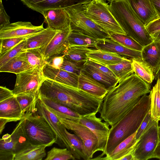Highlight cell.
Segmentation results:
<instances>
[{"mask_svg": "<svg viewBox=\"0 0 160 160\" xmlns=\"http://www.w3.org/2000/svg\"><path fill=\"white\" fill-rule=\"evenodd\" d=\"M150 84L134 73L108 90L103 99L100 118L110 126L116 123L139 101L149 93Z\"/></svg>", "mask_w": 160, "mask_h": 160, "instance_id": "cell-1", "label": "cell"}, {"mask_svg": "<svg viewBox=\"0 0 160 160\" xmlns=\"http://www.w3.org/2000/svg\"><path fill=\"white\" fill-rule=\"evenodd\" d=\"M150 108V96L145 94L125 115L111 126L104 151L92 160H100L109 154L120 143L136 132Z\"/></svg>", "mask_w": 160, "mask_h": 160, "instance_id": "cell-2", "label": "cell"}, {"mask_svg": "<svg viewBox=\"0 0 160 160\" xmlns=\"http://www.w3.org/2000/svg\"><path fill=\"white\" fill-rule=\"evenodd\" d=\"M109 9L127 35L143 47L153 41L145 25L124 0H114Z\"/></svg>", "mask_w": 160, "mask_h": 160, "instance_id": "cell-3", "label": "cell"}, {"mask_svg": "<svg viewBox=\"0 0 160 160\" xmlns=\"http://www.w3.org/2000/svg\"><path fill=\"white\" fill-rule=\"evenodd\" d=\"M84 14L109 33L126 34L109 9L104 0H91L82 4Z\"/></svg>", "mask_w": 160, "mask_h": 160, "instance_id": "cell-4", "label": "cell"}, {"mask_svg": "<svg viewBox=\"0 0 160 160\" xmlns=\"http://www.w3.org/2000/svg\"><path fill=\"white\" fill-rule=\"evenodd\" d=\"M25 115V131L31 144L49 147L56 143L57 135L43 118L36 112Z\"/></svg>", "mask_w": 160, "mask_h": 160, "instance_id": "cell-5", "label": "cell"}, {"mask_svg": "<svg viewBox=\"0 0 160 160\" xmlns=\"http://www.w3.org/2000/svg\"><path fill=\"white\" fill-rule=\"evenodd\" d=\"M69 19L72 31L98 39L110 38L108 32L101 28L84 14L82 4L65 8Z\"/></svg>", "mask_w": 160, "mask_h": 160, "instance_id": "cell-6", "label": "cell"}, {"mask_svg": "<svg viewBox=\"0 0 160 160\" xmlns=\"http://www.w3.org/2000/svg\"><path fill=\"white\" fill-rule=\"evenodd\" d=\"M26 116L19 121L11 134L0 139V160H14L15 155L31 143L24 129Z\"/></svg>", "mask_w": 160, "mask_h": 160, "instance_id": "cell-7", "label": "cell"}, {"mask_svg": "<svg viewBox=\"0 0 160 160\" xmlns=\"http://www.w3.org/2000/svg\"><path fill=\"white\" fill-rule=\"evenodd\" d=\"M16 75V82L12 90L14 94L17 96L27 94L38 99L40 88L45 78L42 70L37 68H32Z\"/></svg>", "mask_w": 160, "mask_h": 160, "instance_id": "cell-8", "label": "cell"}, {"mask_svg": "<svg viewBox=\"0 0 160 160\" xmlns=\"http://www.w3.org/2000/svg\"><path fill=\"white\" fill-rule=\"evenodd\" d=\"M158 122L154 123L141 136L133 151L134 160H147L152 158L159 141Z\"/></svg>", "mask_w": 160, "mask_h": 160, "instance_id": "cell-9", "label": "cell"}, {"mask_svg": "<svg viewBox=\"0 0 160 160\" xmlns=\"http://www.w3.org/2000/svg\"><path fill=\"white\" fill-rule=\"evenodd\" d=\"M57 117L66 129L72 131L82 139L84 146L86 160H91L96 152L98 143L97 138L94 133L87 127L76 121Z\"/></svg>", "mask_w": 160, "mask_h": 160, "instance_id": "cell-10", "label": "cell"}, {"mask_svg": "<svg viewBox=\"0 0 160 160\" xmlns=\"http://www.w3.org/2000/svg\"><path fill=\"white\" fill-rule=\"evenodd\" d=\"M36 112L43 118L57 136L56 143L62 148H67L71 151V145L65 132V127L57 116L52 112L39 98L36 103Z\"/></svg>", "mask_w": 160, "mask_h": 160, "instance_id": "cell-11", "label": "cell"}, {"mask_svg": "<svg viewBox=\"0 0 160 160\" xmlns=\"http://www.w3.org/2000/svg\"><path fill=\"white\" fill-rule=\"evenodd\" d=\"M96 114L81 117L76 121L87 127L94 133L98 141L96 152H103L108 140L110 125L105 122H103L101 118L97 117Z\"/></svg>", "mask_w": 160, "mask_h": 160, "instance_id": "cell-12", "label": "cell"}, {"mask_svg": "<svg viewBox=\"0 0 160 160\" xmlns=\"http://www.w3.org/2000/svg\"><path fill=\"white\" fill-rule=\"evenodd\" d=\"M43 23L39 26L29 22L19 21L0 28V39L10 38L27 39L44 30Z\"/></svg>", "mask_w": 160, "mask_h": 160, "instance_id": "cell-13", "label": "cell"}, {"mask_svg": "<svg viewBox=\"0 0 160 160\" xmlns=\"http://www.w3.org/2000/svg\"><path fill=\"white\" fill-rule=\"evenodd\" d=\"M72 31L69 25L66 28L58 31L47 45L40 48L45 61L62 54L68 48V38Z\"/></svg>", "mask_w": 160, "mask_h": 160, "instance_id": "cell-14", "label": "cell"}, {"mask_svg": "<svg viewBox=\"0 0 160 160\" xmlns=\"http://www.w3.org/2000/svg\"><path fill=\"white\" fill-rule=\"evenodd\" d=\"M96 49L114 53L131 60H142L141 52L128 48L110 38L97 39Z\"/></svg>", "mask_w": 160, "mask_h": 160, "instance_id": "cell-15", "label": "cell"}, {"mask_svg": "<svg viewBox=\"0 0 160 160\" xmlns=\"http://www.w3.org/2000/svg\"><path fill=\"white\" fill-rule=\"evenodd\" d=\"M42 72L45 78L78 88L79 75L77 74L53 68L46 62L42 69Z\"/></svg>", "mask_w": 160, "mask_h": 160, "instance_id": "cell-16", "label": "cell"}, {"mask_svg": "<svg viewBox=\"0 0 160 160\" xmlns=\"http://www.w3.org/2000/svg\"><path fill=\"white\" fill-rule=\"evenodd\" d=\"M78 88L101 100L103 99L108 91L105 86L81 72L79 75Z\"/></svg>", "mask_w": 160, "mask_h": 160, "instance_id": "cell-17", "label": "cell"}, {"mask_svg": "<svg viewBox=\"0 0 160 160\" xmlns=\"http://www.w3.org/2000/svg\"><path fill=\"white\" fill-rule=\"evenodd\" d=\"M146 26L158 18L150 0H124Z\"/></svg>", "mask_w": 160, "mask_h": 160, "instance_id": "cell-18", "label": "cell"}, {"mask_svg": "<svg viewBox=\"0 0 160 160\" xmlns=\"http://www.w3.org/2000/svg\"><path fill=\"white\" fill-rule=\"evenodd\" d=\"M42 14L48 27L56 31L62 30L69 25L70 21L65 8H56L44 11Z\"/></svg>", "mask_w": 160, "mask_h": 160, "instance_id": "cell-19", "label": "cell"}, {"mask_svg": "<svg viewBox=\"0 0 160 160\" xmlns=\"http://www.w3.org/2000/svg\"><path fill=\"white\" fill-rule=\"evenodd\" d=\"M23 116L16 96L13 95L0 101V118L9 122L20 121Z\"/></svg>", "mask_w": 160, "mask_h": 160, "instance_id": "cell-20", "label": "cell"}, {"mask_svg": "<svg viewBox=\"0 0 160 160\" xmlns=\"http://www.w3.org/2000/svg\"><path fill=\"white\" fill-rule=\"evenodd\" d=\"M141 53L142 60L152 67L155 76L160 69V42L153 41L143 47Z\"/></svg>", "mask_w": 160, "mask_h": 160, "instance_id": "cell-21", "label": "cell"}, {"mask_svg": "<svg viewBox=\"0 0 160 160\" xmlns=\"http://www.w3.org/2000/svg\"><path fill=\"white\" fill-rule=\"evenodd\" d=\"M137 132L120 143L109 154L100 160H119L133 150L138 141L136 138Z\"/></svg>", "mask_w": 160, "mask_h": 160, "instance_id": "cell-22", "label": "cell"}, {"mask_svg": "<svg viewBox=\"0 0 160 160\" xmlns=\"http://www.w3.org/2000/svg\"><path fill=\"white\" fill-rule=\"evenodd\" d=\"M59 31L47 27L39 33L27 38L24 47L25 50L42 48L45 47Z\"/></svg>", "mask_w": 160, "mask_h": 160, "instance_id": "cell-23", "label": "cell"}, {"mask_svg": "<svg viewBox=\"0 0 160 160\" xmlns=\"http://www.w3.org/2000/svg\"><path fill=\"white\" fill-rule=\"evenodd\" d=\"M87 55L88 59L105 66L118 63L127 58L114 53L98 49H92Z\"/></svg>", "mask_w": 160, "mask_h": 160, "instance_id": "cell-24", "label": "cell"}, {"mask_svg": "<svg viewBox=\"0 0 160 160\" xmlns=\"http://www.w3.org/2000/svg\"><path fill=\"white\" fill-rule=\"evenodd\" d=\"M39 98L50 111L57 117L75 121L81 117L78 113L65 106L40 96Z\"/></svg>", "mask_w": 160, "mask_h": 160, "instance_id": "cell-25", "label": "cell"}, {"mask_svg": "<svg viewBox=\"0 0 160 160\" xmlns=\"http://www.w3.org/2000/svg\"><path fill=\"white\" fill-rule=\"evenodd\" d=\"M47 147L30 143L15 155L14 160H41L46 156Z\"/></svg>", "mask_w": 160, "mask_h": 160, "instance_id": "cell-26", "label": "cell"}, {"mask_svg": "<svg viewBox=\"0 0 160 160\" xmlns=\"http://www.w3.org/2000/svg\"><path fill=\"white\" fill-rule=\"evenodd\" d=\"M24 52L20 53L0 67V72L17 74L32 68L27 62Z\"/></svg>", "mask_w": 160, "mask_h": 160, "instance_id": "cell-27", "label": "cell"}, {"mask_svg": "<svg viewBox=\"0 0 160 160\" xmlns=\"http://www.w3.org/2000/svg\"><path fill=\"white\" fill-rule=\"evenodd\" d=\"M91 0H42L32 9L42 14L44 11L56 8H66L74 5L82 4Z\"/></svg>", "mask_w": 160, "mask_h": 160, "instance_id": "cell-28", "label": "cell"}, {"mask_svg": "<svg viewBox=\"0 0 160 160\" xmlns=\"http://www.w3.org/2000/svg\"><path fill=\"white\" fill-rule=\"evenodd\" d=\"M81 72L103 84L108 90L118 81L117 79L109 76L93 67L84 64L82 68Z\"/></svg>", "mask_w": 160, "mask_h": 160, "instance_id": "cell-29", "label": "cell"}, {"mask_svg": "<svg viewBox=\"0 0 160 160\" xmlns=\"http://www.w3.org/2000/svg\"><path fill=\"white\" fill-rule=\"evenodd\" d=\"M92 49L84 46L72 47L68 48L62 54L66 59L79 64H84L88 59L87 54Z\"/></svg>", "mask_w": 160, "mask_h": 160, "instance_id": "cell-30", "label": "cell"}, {"mask_svg": "<svg viewBox=\"0 0 160 160\" xmlns=\"http://www.w3.org/2000/svg\"><path fill=\"white\" fill-rule=\"evenodd\" d=\"M155 84L151 90L150 112L151 119L157 122L160 121V78L156 80Z\"/></svg>", "mask_w": 160, "mask_h": 160, "instance_id": "cell-31", "label": "cell"}, {"mask_svg": "<svg viewBox=\"0 0 160 160\" xmlns=\"http://www.w3.org/2000/svg\"><path fill=\"white\" fill-rule=\"evenodd\" d=\"M132 68L134 73L145 81L151 84L155 79L152 67L142 60H132Z\"/></svg>", "mask_w": 160, "mask_h": 160, "instance_id": "cell-32", "label": "cell"}, {"mask_svg": "<svg viewBox=\"0 0 160 160\" xmlns=\"http://www.w3.org/2000/svg\"><path fill=\"white\" fill-rule=\"evenodd\" d=\"M108 68L120 81L134 73L132 65V60L126 58L121 62L114 64L107 65Z\"/></svg>", "mask_w": 160, "mask_h": 160, "instance_id": "cell-33", "label": "cell"}, {"mask_svg": "<svg viewBox=\"0 0 160 160\" xmlns=\"http://www.w3.org/2000/svg\"><path fill=\"white\" fill-rule=\"evenodd\" d=\"M97 40L81 33L72 31L68 38V48L80 46L96 48Z\"/></svg>", "mask_w": 160, "mask_h": 160, "instance_id": "cell-34", "label": "cell"}, {"mask_svg": "<svg viewBox=\"0 0 160 160\" xmlns=\"http://www.w3.org/2000/svg\"><path fill=\"white\" fill-rule=\"evenodd\" d=\"M65 134L71 145V152L75 158L87 160L84 154V147L82 139L77 135L69 132L65 128Z\"/></svg>", "mask_w": 160, "mask_h": 160, "instance_id": "cell-35", "label": "cell"}, {"mask_svg": "<svg viewBox=\"0 0 160 160\" xmlns=\"http://www.w3.org/2000/svg\"><path fill=\"white\" fill-rule=\"evenodd\" d=\"M24 53L27 62L33 68L42 70L46 62L40 48L27 49Z\"/></svg>", "mask_w": 160, "mask_h": 160, "instance_id": "cell-36", "label": "cell"}, {"mask_svg": "<svg viewBox=\"0 0 160 160\" xmlns=\"http://www.w3.org/2000/svg\"><path fill=\"white\" fill-rule=\"evenodd\" d=\"M16 96L24 116L36 112V103L38 99L31 95L25 94Z\"/></svg>", "mask_w": 160, "mask_h": 160, "instance_id": "cell-37", "label": "cell"}, {"mask_svg": "<svg viewBox=\"0 0 160 160\" xmlns=\"http://www.w3.org/2000/svg\"><path fill=\"white\" fill-rule=\"evenodd\" d=\"M110 38L129 48L141 52L143 47L131 37L126 34L110 32Z\"/></svg>", "mask_w": 160, "mask_h": 160, "instance_id": "cell-38", "label": "cell"}, {"mask_svg": "<svg viewBox=\"0 0 160 160\" xmlns=\"http://www.w3.org/2000/svg\"><path fill=\"white\" fill-rule=\"evenodd\" d=\"M70 151L67 148H63L53 147L47 153L45 160H75Z\"/></svg>", "mask_w": 160, "mask_h": 160, "instance_id": "cell-39", "label": "cell"}, {"mask_svg": "<svg viewBox=\"0 0 160 160\" xmlns=\"http://www.w3.org/2000/svg\"><path fill=\"white\" fill-rule=\"evenodd\" d=\"M27 39L24 40L8 52L0 56V67L20 53L26 50L24 49V47L26 43Z\"/></svg>", "mask_w": 160, "mask_h": 160, "instance_id": "cell-40", "label": "cell"}, {"mask_svg": "<svg viewBox=\"0 0 160 160\" xmlns=\"http://www.w3.org/2000/svg\"><path fill=\"white\" fill-rule=\"evenodd\" d=\"M26 39L21 38H10L0 39V56L8 52Z\"/></svg>", "mask_w": 160, "mask_h": 160, "instance_id": "cell-41", "label": "cell"}, {"mask_svg": "<svg viewBox=\"0 0 160 160\" xmlns=\"http://www.w3.org/2000/svg\"><path fill=\"white\" fill-rule=\"evenodd\" d=\"M156 122L152 120L151 118L150 110L147 114L140 126L138 129L136 136L137 140H138L142 135Z\"/></svg>", "mask_w": 160, "mask_h": 160, "instance_id": "cell-42", "label": "cell"}, {"mask_svg": "<svg viewBox=\"0 0 160 160\" xmlns=\"http://www.w3.org/2000/svg\"><path fill=\"white\" fill-rule=\"evenodd\" d=\"M79 64L64 58L59 68L79 75L83 65L80 66Z\"/></svg>", "mask_w": 160, "mask_h": 160, "instance_id": "cell-43", "label": "cell"}, {"mask_svg": "<svg viewBox=\"0 0 160 160\" xmlns=\"http://www.w3.org/2000/svg\"><path fill=\"white\" fill-rule=\"evenodd\" d=\"M84 64L93 67L101 72L112 78L117 79L112 72L106 66L91 60L89 59H88Z\"/></svg>", "mask_w": 160, "mask_h": 160, "instance_id": "cell-44", "label": "cell"}, {"mask_svg": "<svg viewBox=\"0 0 160 160\" xmlns=\"http://www.w3.org/2000/svg\"><path fill=\"white\" fill-rule=\"evenodd\" d=\"M145 27L150 35L160 31V17L149 22Z\"/></svg>", "mask_w": 160, "mask_h": 160, "instance_id": "cell-45", "label": "cell"}, {"mask_svg": "<svg viewBox=\"0 0 160 160\" xmlns=\"http://www.w3.org/2000/svg\"><path fill=\"white\" fill-rule=\"evenodd\" d=\"M64 55H57L45 61V62L51 66L56 68H59L64 60Z\"/></svg>", "mask_w": 160, "mask_h": 160, "instance_id": "cell-46", "label": "cell"}, {"mask_svg": "<svg viewBox=\"0 0 160 160\" xmlns=\"http://www.w3.org/2000/svg\"><path fill=\"white\" fill-rule=\"evenodd\" d=\"M10 17L7 14L2 4V0L0 2V28L10 24Z\"/></svg>", "mask_w": 160, "mask_h": 160, "instance_id": "cell-47", "label": "cell"}, {"mask_svg": "<svg viewBox=\"0 0 160 160\" xmlns=\"http://www.w3.org/2000/svg\"><path fill=\"white\" fill-rule=\"evenodd\" d=\"M14 95L12 90H10L6 87H0V101L3 100Z\"/></svg>", "mask_w": 160, "mask_h": 160, "instance_id": "cell-48", "label": "cell"}, {"mask_svg": "<svg viewBox=\"0 0 160 160\" xmlns=\"http://www.w3.org/2000/svg\"><path fill=\"white\" fill-rule=\"evenodd\" d=\"M23 4L32 9L33 7L42 0H21Z\"/></svg>", "mask_w": 160, "mask_h": 160, "instance_id": "cell-49", "label": "cell"}, {"mask_svg": "<svg viewBox=\"0 0 160 160\" xmlns=\"http://www.w3.org/2000/svg\"><path fill=\"white\" fill-rule=\"evenodd\" d=\"M158 18L160 17V0H150Z\"/></svg>", "mask_w": 160, "mask_h": 160, "instance_id": "cell-50", "label": "cell"}, {"mask_svg": "<svg viewBox=\"0 0 160 160\" xmlns=\"http://www.w3.org/2000/svg\"><path fill=\"white\" fill-rule=\"evenodd\" d=\"M134 150L123 156L119 160H134L133 155Z\"/></svg>", "mask_w": 160, "mask_h": 160, "instance_id": "cell-51", "label": "cell"}, {"mask_svg": "<svg viewBox=\"0 0 160 160\" xmlns=\"http://www.w3.org/2000/svg\"><path fill=\"white\" fill-rule=\"evenodd\" d=\"M152 158H156L160 160V140L154 151Z\"/></svg>", "mask_w": 160, "mask_h": 160, "instance_id": "cell-52", "label": "cell"}, {"mask_svg": "<svg viewBox=\"0 0 160 160\" xmlns=\"http://www.w3.org/2000/svg\"><path fill=\"white\" fill-rule=\"evenodd\" d=\"M9 122V120L7 119L0 118V133L1 134L2 131L5 128L6 124Z\"/></svg>", "mask_w": 160, "mask_h": 160, "instance_id": "cell-53", "label": "cell"}, {"mask_svg": "<svg viewBox=\"0 0 160 160\" xmlns=\"http://www.w3.org/2000/svg\"><path fill=\"white\" fill-rule=\"evenodd\" d=\"M151 36L153 41L160 42V31L156 32Z\"/></svg>", "mask_w": 160, "mask_h": 160, "instance_id": "cell-54", "label": "cell"}, {"mask_svg": "<svg viewBox=\"0 0 160 160\" xmlns=\"http://www.w3.org/2000/svg\"><path fill=\"white\" fill-rule=\"evenodd\" d=\"M158 78H160V69L155 76V79L157 80Z\"/></svg>", "mask_w": 160, "mask_h": 160, "instance_id": "cell-55", "label": "cell"}, {"mask_svg": "<svg viewBox=\"0 0 160 160\" xmlns=\"http://www.w3.org/2000/svg\"><path fill=\"white\" fill-rule=\"evenodd\" d=\"M158 132L159 139V140H160V125L158 126Z\"/></svg>", "mask_w": 160, "mask_h": 160, "instance_id": "cell-56", "label": "cell"}, {"mask_svg": "<svg viewBox=\"0 0 160 160\" xmlns=\"http://www.w3.org/2000/svg\"><path fill=\"white\" fill-rule=\"evenodd\" d=\"M105 1H107L108 2L110 3L111 2H112L114 0H104Z\"/></svg>", "mask_w": 160, "mask_h": 160, "instance_id": "cell-57", "label": "cell"}]
</instances>
